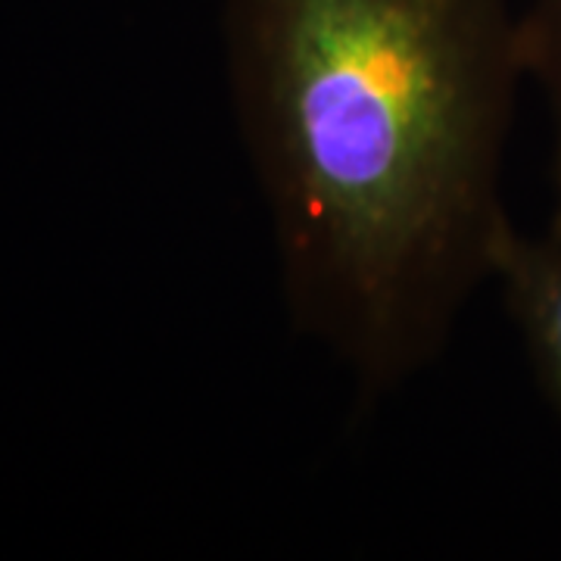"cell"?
Wrapping results in <instances>:
<instances>
[{"label": "cell", "instance_id": "3", "mask_svg": "<svg viewBox=\"0 0 561 561\" xmlns=\"http://www.w3.org/2000/svg\"><path fill=\"white\" fill-rule=\"evenodd\" d=\"M522 50L527 79L540 84L552 119V221L561 228V0H530L522 13Z\"/></svg>", "mask_w": 561, "mask_h": 561}, {"label": "cell", "instance_id": "2", "mask_svg": "<svg viewBox=\"0 0 561 561\" xmlns=\"http://www.w3.org/2000/svg\"><path fill=\"white\" fill-rule=\"evenodd\" d=\"M493 280L534 378L561 415V228L549 225L530 238L512 225L496 247Z\"/></svg>", "mask_w": 561, "mask_h": 561}, {"label": "cell", "instance_id": "1", "mask_svg": "<svg viewBox=\"0 0 561 561\" xmlns=\"http://www.w3.org/2000/svg\"><path fill=\"white\" fill-rule=\"evenodd\" d=\"M225 62L294 328L368 400L446 350L512 219L508 0H225Z\"/></svg>", "mask_w": 561, "mask_h": 561}]
</instances>
